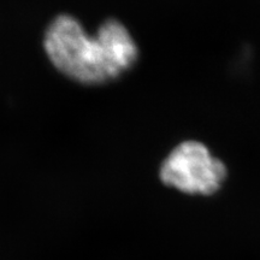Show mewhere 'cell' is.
<instances>
[{"instance_id": "3957f363", "label": "cell", "mask_w": 260, "mask_h": 260, "mask_svg": "<svg viewBox=\"0 0 260 260\" xmlns=\"http://www.w3.org/2000/svg\"><path fill=\"white\" fill-rule=\"evenodd\" d=\"M95 37L102 45L110 80L117 79L138 59V46L124 25L117 19L104 22Z\"/></svg>"}, {"instance_id": "7a4b0ae2", "label": "cell", "mask_w": 260, "mask_h": 260, "mask_svg": "<svg viewBox=\"0 0 260 260\" xmlns=\"http://www.w3.org/2000/svg\"><path fill=\"white\" fill-rule=\"evenodd\" d=\"M159 176L162 183L181 193L207 197L222 189L228 170L206 145L191 140L172 149Z\"/></svg>"}, {"instance_id": "6da1fadb", "label": "cell", "mask_w": 260, "mask_h": 260, "mask_svg": "<svg viewBox=\"0 0 260 260\" xmlns=\"http://www.w3.org/2000/svg\"><path fill=\"white\" fill-rule=\"evenodd\" d=\"M44 47L58 70L86 84L110 80L104 51L95 35L89 37L76 18L60 15L45 34Z\"/></svg>"}]
</instances>
